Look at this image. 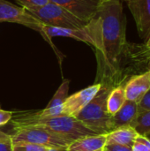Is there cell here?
Instances as JSON below:
<instances>
[{
  "label": "cell",
  "mask_w": 150,
  "mask_h": 151,
  "mask_svg": "<svg viewBox=\"0 0 150 151\" xmlns=\"http://www.w3.org/2000/svg\"><path fill=\"white\" fill-rule=\"evenodd\" d=\"M102 21V51L97 58L107 70L116 73L128 49L126 15L121 0H103L97 13Z\"/></svg>",
  "instance_id": "1"
},
{
  "label": "cell",
  "mask_w": 150,
  "mask_h": 151,
  "mask_svg": "<svg viewBox=\"0 0 150 151\" xmlns=\"http://www.w3.org/2000/svg\"><path fill=\"white\" fill-rule=\"evenodd\" d=\"M11 121L14 129L27 127H40L58 135L70 142L82 137L96 135V134L87 128L76 118L65 115L40 117L34 112H22L13 116Z\"/></svg>",
  "instance_id": "2"
},
{
  "label": "cell",
  "mask_w": 150,
  "mask_h": 151,
  "mask_svg": "<svg viewBox=\"0 0 150 151\" xmlns=\"http://www.w3.org/2000/svg\"><path fill=\"white\" fill-rule=\"evenodd\" d=\"M111 89V87L102 84L95 96L75 117L96 134L107 135L112 131L111 115L107 110V99Z\"/></svg>",
  "instance_id": "3"
},
{
  "label": "cell",
  "mask_w": 150,
  "mask_h": 151,
  "mask_svg": "<svg viewBox=\"0 0 150 151\" xmlns=\"http://www.w3.org/2000/svg\"><path fill=\"white\" fill-rule=\"evenodd\" d=\"M42 35L47 41H50V39L55 36H63L81 41L94 47L96 54H99L103 48L102 21L98 16L91 19L85 27L81 28L68 29L44 26Z\"/></svg>",
  "instance_id": "4"
},
{
  "label": "cell",
  "mask_w": 150,
  "mask_h": 151,
  "mask_svg": "<svg viewBox=\"0 0 150 151\" xmlns=\"http://www.w3.org/2000/svg\"><path fill=\"white\" fill-rule=\"evenodd\" d=\"M27 11L44 26L48 27L76 29L88 24V22L79 19L64 7L52 2H49L40 8Z\"/></svg>",
  "instance_id": "5"
},
{
  "label": "cell",
  "mask_w": 150,
  "mask_h": 151,
  "mask_svg": "<svg viewBox=\"0 0 150 151\" xmlns=\"http://www.w3.org/2000/svg\"><path fill=\"white\" fill-rule=\"evenodd\" d=\"M15 133L11 135L13 143H31L45 148H67L69 141L50 133L40 127H27L14 129Z\"/></svg>",
  "instance_id": "6"
},
{
  "label": "cell",
  "mask_w": 150,
  "mask_h": 151,
  "mask_svg": "<svg viewBox=\"0 0 150 151\" xmlns=\"http://www.w3.org/2000/svg\"><path fill=\"white\" fill-rule=\"evenodd\" d=\"M0 22H11L42 33L44 25L34 17L27 9L17 6L8 1L0 0Z\"/></svg>",
  "instance_id": "7"
},
{
  "label": "cell",
  "mask_w": 150,
  "mask_h": 151,
  "mask_svg": "<svg viewBox=\"0 0 150 151\" xmlns=\"http://www.w3.org/2000/svg\"><path fill=\"white\" fill-rule=\"evenodd\" d=\"M57 4L79 19L89 22L97 16L103 0H49Z\"/></svg>",
  "instance_id": "8"
},
{
  "label": "cell",
  "mask_w": 150,
  "mask_h": 151,
  "mask_svg": "<svg viewBox=\"0 0 150 151\" xmlns=\"http://www.w3.org/2000/svg\"><path fill=\"white\" fill-rule=\"evenodd\" d=\"M102 87L101 83L89 86L67 97L62 108V115L76 117L95 96Z\"/></svg>",
  "instance_id": "9"
},
{
  "label": "cell",
  "mask_w": 150,
  "mask_h": 151,
  "mask_svg": "<svg viewBox=\"0 0 150 151\" xmlns=\"http://www.w3.org/2000/svg\"><path fill=\"white\" fill-rule=\"evenodd\" d=\"M132 12L139 35L148 38L150 34V0H126Z\"/></svg>",
  "instance_id": "10"
},
{
  "label": "cell",
  "mask_w": 150,
  "mask_h": 151,
  "mask_svg": "<svg viewBox=\"0 0 150 151\" xmlns=\"http://www.w3.org/2000/svg\"><path fill=\"white\" fill-rule=\"evenodd\" d=\"M125 94L127 101H133L139 104L143 96L150 89V79L149 73H144L132 77L126 86Z\"/></svg>",
  "instance_id": "11"
},
{
  "label": "cell",
  "mask_w": 150,
  "mask_h": 151,
  "mask_svg": "<svg viewBox=\"0 0 150 151\" xmlns=\"http://www.w3.org/2000/svg\"><path fill=\"white\" fill-rule=\"evenodd\" d=\"M70 81L65 80L62 82L57 92L55 93L52 99L50 101L49 104L45 109L40 111L34 112L37 116L40 117H54L62 115V108L65 100L67 99L68 91H69Z\"/></svg>",
  "instance_id": "12"
},
{
  "label": "cell",
  "mask_w": 150,
  "mask_h": 151,
  "mask_svg": "<svg viewBox=\"0 0 150 151\" xmlns=\"http://www.w3.org/2000/svg\"><path fill=\"white\" fill-rule=\"evenodd\" d=\"M138 115V103L126 101L123 106L113 115H111L112 131L123 127H132Z\"/></svg>",
  "instance_id": "13"
},
{
  "label": "cell",
  "mask_w": 150,
  "mask_h": 151,
  "mask_svg": "<svg viewBox=\"0 0 150 151\" xmlns=\"http://www.w3.org/2000/svg\"><path fill=\"white\" fill-rule=\"evenodd\" d=\"M107 135L96 134L80 138L72 142L67 151H96L102 150L106 145Z\"/></svg>",
  "instance_id": "14"
},
{
  "label": "cell",
  "mask_w": 150,
  "mask_h": 151,
  "mask_svg": "<svg viewBox=\"0 0 150 151\" xmlns=\"http://www.w3.org/2000/svg\"><path fill=\"white\" fill-rule=\"evenodd\" d=\"M138 136V133L133 127H123L107 134L106 144H119L132 148Z\"/></svg>",
  "instance_id": "15"
},
{
  "label": "cell",
  "mask_w": 150,
  "mask_h": 151,
  "mask_svg": "<svg viewBox=\"0 0 150 151\" xmlns=\"http://www.w3.org/2000/svg\"><path fill=\"white\" fill-rule=\"evenodd\" d=\"M125 88L122 86L111 89L107 99V110L111 115L115 114L126 103Z\"/></svg>",
  "instance_id": "16"
},
{
  "label": "cell",
  "mask_w": 150,
  "mask_h": 151,
  "mask_svg": "<svg viewBox=\"0 0 150 151\" xmlns=\"http://www.w3.org/2000/svg\"><path fill=\"white\" fill-rule=\"evenodd\" d=\"M132 127L139 135L146 136L150 134V111L138 112L137 118Z\"/></svg>",
  "instance_id": "17"
},
{
  "label": "cell",
  "mask_w": 150,
  "mask_h": 151,
  "mask_svg": "<svg viewBox=\"0 0 150 151\" xmlns=\"http://www.w3.org/2000/svg\"><path fill=\"white\" fill-rule=\"evenodd\" d=\"M16 2L21 7L27 10H33L47 4L50 1L49 0H16Z\"/></svg>",
  "instance_id": "18"
},
{
  "label": "cell",
  "mask_w": 150,
  "mask_h": 151,
  "mask_svg": "<svg viewBox=\"0 0 150 151\" xmlns=\"http://www.w3.org/2000/svg\"><path fill=\"white\" fill-rule=\"evenodd\" d=\"M48 148L31 143H13L12 151H46Z\"/></svg>",
  "instance_id": "19"
},
{
  "label": "cell",
  "mask_w": 150,
  "mask_h": 151,
  "mask_svg": "<svg viewBox=\"0 0 150 151\" xmlns=\"http://www.w3.org/2000/svg\"><path fill=\"white\" fill-rule=\"evenodd\" d=\"M144 111H150V89L138 104V112Z\"/></svg>",
  "instance_id": "20"
},
{
  "label": "cell",
  "mask_w": 150,
  "mask_h": 151,
  "mask_svg": "<svg viewBox=\"0 0 150 151\" xmlns=\"http://www.w3.org/2000/svg\"><path fill=\"white\" fill-rule=\"evenodd\" d=\"M13 117V112L0 109V127L8 124Z\"/></svg>",
  "instance_id": "21"
},
{
  "label": "cell",
  "mask_w": 150,
  "mask_h": 151,
  "mask_svg": "<svg viewBox=\"0 0 150 151\" xmlns=\"http://www.w3.org/2000/svg\"><path fill=\"white\" fill-rule=\"evenodd\" d=\"M104 149L107 151H132V148L119 144H106Z\"/></svg>",
  "instance_id": "22"
},
{
  "label": "cell",
  "mask_w": 150,
  "mask_h": 151,
  "mask_svg": "<svg viewBox=\"0 0 150 151\" xmlns=\"http://www.w3.org/2000/svg\"><path fill=\"white\" fill-rule=\"evenodd\" d=\"M132 151H149V149L144 142L136 139L134 144L132 147Z\"/></svg>",
  "instance_id": "23"
},
{
  "label": "cell",
  "mask_w": 150,
  "mask_h": 151,
  "mask_svg": "<svg viewBox=\"0 0 150 151\" xmlns=\"http://www.w3.org/2000/svg\"><path fill=\"white\" fill-rule=\"evenodd\" d=\"M0 151H12L11 139L4 142H0Z\"/></svg>",
  "instance_id": "24"
},
{
  "label": "cell",
  "mask_w": 150,
  "mask_h": 151,
  "mask_svg": "<svg viewBox=\"0 0 150 151\" xmlns=\"http://www.w3.org/2000/svg\"><path fill=\"white\" fill-rule=\"evenodd\" d=\"M136 139H138L139 141H141V142H144L148 147H149V149L150 151V141L146 137V136H141V135H139Z\"/></svg>",
  "instance_id": "25"
},
{
  "label": "cell",
  "mask_w": 150,
  "mask_h": 151,
  "mask_svg": "<svg viewBox=\"0 0 150 151\" xmlns=\"http://www.w3.org/2000/svg\"><path fill=\"white\" fill-rule=\"evenodd\" d=\"M8 140H11V135L7 134L0 130V142H4V141H8Z\"/></svg>",
  "instance_id": "26"
},
{
  "label": "cell",
  "mask_w": 150,
  "mask_h": 151,
  "mask_svg": "<svg viewBox=\"0 0 150 151\" xmlns=\"http://www.w3.org/2000/svg\"><path fill=\"white\" fill-rule=\"evenodd\" d=\"M141 56L145 57L146 58L150 59V50H147V49L142 50V51H141Z\"/></svg>",
  "instance_id": "27"
},
{
  "label": "cell",
  "mask_w": 150,
  "mask_h": 151,
  "mask_svg": "<svg viewBox=\"0 0 150 151\" xmlns=\"http://www.w3.org/2000/svg\"><path fill=\"white\" fill-rule=\"evenodd\" d=\"M46 151H67V148H48Z\"/></svg>",
  "instance_id": "28"
},
{
  "label": "cell",
  "mask_w": 150,
  "mask_h": 151,
  "mask_svg": "<svg viewBox=\"0 0 150 151\" xmlns=\"http://www.w3.org/2000/svg\"><path fill=\"white\" fill-rule=\"evenodd\" d=\"M145 49H147V50H150V34H149V35L148 36V41H147V43H146Z\"/></svg>",
  "instance_id": "29"
},
{
  "label": "cell",
  "mask_w": 150,
  "mask_h": 151,
  "mask_svg": "<svg viewBox=\"0 0 150 151\" xmlns=\"http://www.w3.org/2000/svg\"><path fill=\"white\" fill-rule=\"evenodd\" d=\"M146 137H147V138H148V139L150 141V134H149L148 135H146Z\"/></svg>",
  "instance_id": "30"
},
{
  "label": "cell",
  "mask_w": 150,
  "mask_h": 151,
  "mask_svg": "<svg viewBox=\"0 0 150 151\" xmlns=\"http://www.w3.org/2000/svg\"><path fill=\"white\" fill-rule=\"evenodd\" d=\"M148 73H149V79H150V68H149V72H148Z\"/></svg>",
  "instance_id": "31"
},
{
  "label": "cell",
  "mask_w": 150,
  "mask_h": 151,
  "mask_svg": "<svg viewBox=\"0 0 150 151\" xmlns=\"http://www.w3.org/2000/svg\"><path fill=\"white\" fill-rule=\"evenodd\" d=\"M96 151H103V149H102V150H96Z\"/></svg>",
  "instance_id": "32"
},
{
  "label": "cell",
  "mask_w": 150,
  "mask_h": 151,
  "mask_svg": "<svg viewBox=\"0 0 150 151\" xmlns=\"http://www.w3.org/2000/svg\"><path fill=\"white\" fill-rule=\"evenodd\" d=\"M103 151H107V150H105V149L103 148Z\"/></svg>",
  "instance_id": "33"
},
{
  "label": "cell",
  "mask_w": 150,
  "mask_h": 151,
  "mask_svg": "<svg viewBox=\"0 0 150 151\" xmlns=\"http://www.w3.org/2000/svg\"><path fill=\"white\" fill-rule=\"evenodd\" d=\"M0 109H1V108H0Z\"/></svg>",
  "instance_id": "34"
}]
</instances>
